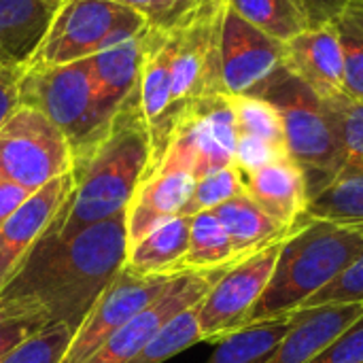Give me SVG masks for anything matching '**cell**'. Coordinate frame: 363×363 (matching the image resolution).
<instances>
[{"mask_svg": "<svg viewBox=\"0 0 363 363\" xmlns=\"http://www.w3.org/2000/svg\"><path fill=\"white\" fill-rule=\"evenodd\" d=\"M72 185V172L49 181L0 225V289L11 281L32 247L64 208Z\"/></svg>", "mask_w": 363, "mask_h": 363, "instance_id": "cell-14", "label": "cell"}, {"mask_svg": "<svg viewBox=\"0 0 363 363\" xmlns=\"http://www.w3.org/2000/svg\"><path fill=\"white\" fill-rule=\"evenodd\" d=\"M143 28H147L145 19L117 0H64L26 66L81 62L138 34Z\"/></svg>", "mask_w": 363, "mask_h": 363, "instance_id": "cell-6", "label": "cell"}, {"mask_svg": "<svg viewBox=\"0 0 363 363\" xmlns=\"http://www.w3.org/2000/svg\"><path fill=\"white\" fill-rule=\"evenodd\" d=\"M287 155V151L266 143V140H259V138H251V136H238V143H236V153H234V166L247 174V172H253L279 157Z\"/></svg>", "mask_w": 363, "mask_h": 363, "instance_id": "cell-36", "label": "cell"}, {"mask_svg": "<svg viewBox=\"0 0 363 363\" xmlns=\"http://www.w3.org/2000/svg\"><path fill=\"white\" fill-rule=\"evenodd\" d=\"M234 115H236V130L238 136H251L266 140L283 151L285 149V132L279 111L259 96H230Z\"/></svg>", "mask_w": 363, "mask_h": 363, "instance_id": "cell-27", "label": "cell"}, {"mask_svg": "<svg viewBox=\"0 0 363 363\" xmlns=\"http://www.w3.org/2000/svg\"><path fill=\"white\" fill-rule=\"evenodd\" d=\"M36 319L28 317L26 313H19L13 306L0 304V357H4L11 349H15L19 342H23L28 336L43 330Z\"/></svg>", "mask_w": 363, "mask_h": 363, "instance_id": "cell-35", "label": "cell"}, {"mask_svg": "<svg viewBox=\"0 0 363 363\" xmlns=\"http://www.w3.org/2000/svg\"><path fill=\"white\" fill-rule=\"evenodd\" d=\"M323 304H363V253L334 283L311 298L304 308Z\"/></svg>", "mask_w": 363, "mask_h": 363, "instance_id": "cell-33", "label": "cell"}, {"mask_svg": "<svg viewBox=\"0 0 363 363\" xmlns=\"http://www.w3.org/2000/svg\"><path fill=\"white\" fill-rule=\"evenodd\" d=\"M362 315L363 304H323L300 308L291 328L266 363H311Z\"/></svg>", "mask_w": 363, "mask_h": 363, "instance_id": "cell-18", "label": "cell"}, {"mask_svg": "<svg viewBox=\"0 0 363 363\" xmlns=\"http://www.w3.org/2000/svg\"><path fill=\"white\" fill-rule=\"evenodd\" d=\"M334 28L345 62V94L363 102V6L347 11Z\"/></svg>", "mask_w": 363, "mask_h": 363, "instance_id": "cell-29", "label": "cell"}, {"mask_svg": "<svg viewBox=\"0 0 363 363\" xmlns=\"http://www.w3.org/2000/svg\"><path fill=\"white\" fill-rule=\"evenodd\" d=\"M311 363H363V315L338 334Z\"/></svg>", "mask_w": 363, "mask_h": 363, "instance_id": "cell-34", "label": "cell"}, {"mask_svg": "<svg viewBox=\"0 0 363 363\" xmlns=\"http://www.w3.org/2000/svg\"><path fill=\"white\" fill-rule=\"evenodd\" d=\"M125 213L94 223L70 238L45 232L0 289V304L26 313L45 328L62 323L77 332L125 266Z\"/></svg>", "mask_w": 363, "mask_h": 363, "instance_id": "cell-1", "label": "cell"}, {"mask_svg": "<svg viewBox=\"0 0 363 363\" xmlns=\"http://www.w3.org/2000/svg\"><path fill=\"white\" fill-rule=\"evenodd\" d=\"M245 194L274 221L298 230L308 206V183L304 170L283 155L253 172L242 174Z\"/></svg>", "mask_w": 363, "mask_h": 363, "instance_id": "cell-17", "label": "cell"}, {"mask_svg": "<svg viewBox=\"0 0 363 363\" xmlns=\"http://www.w3.org/2000/svg\"><path fill=\"white\" fill-rule=\"evenodd\" d=\"M23 68L0 66V128L19 108V81Z\"/></svg>", "mask_w": 363, "mask_h": 363, "instance_id": "cell-38", "label": "cell"}, {"mask_svg": "<svg viewBox=\"0 0 363 363\" xmlns=\"http://www.w3.org/2000/svg\"><path fill=\"white\" fill-rule=\"evenodd\" d=\"M64 0H0V66L23 68Z\"/></svg>", "mask_w": 363, "mask_h": 363, "instance_id": "cell-19", "label": "cell"}, {"mask_svg": "<svg viewBox=\"0 0 363 363\" xmlns=\"http://www.w3.org/2000/svg\"><path fill=\"white\" fill-rule=\"evenodd\" d=\"M153 147L140 104V85L115 113L106 134L72 162V194L47 228V234L70 238L104 219L128 213V206L151 168Z\"/></svg>", "mask_w": 363, "mask_h": 363, "instance_id": "cell-2", "label": "cell"}, {"mask_svg": "<svg viewBox=\"0 0 363 363\" xmlns=\"http://www.w3.org/2000/svg\"><path fill=\"white\" fill-rule=\"evenodd\" d=\"M72 170V151L62 130L32 106L19 108L0 128V174L38 191Z\"/></svg>", "mask_w": 363, "mask_h": 363, "instance_id": "cell-7", "label": "cell"}, {"mask_svg": "<svg viewBox=\"0 0 363 363\" xmlns=\"http://www.w3.org/2000/svg\"><path fill=\"white\" fill-rule=\"evenodd\" d=\"M136 11L147 28L170 34L187 26L208 0H117Z\"/></svg>", "mask_w": 363, "mask_h": 363, "instance_id": "cell-32", "label": "cell"}, {"mask_svg": "<svg viewBox=\"0 0 363 363\" xmlns=\"http://www.w3.org/2000/svg\"><path fill=\"white\" fill-rule=\"evenodd\" d=\"M283 242H274L242 257L215 281L211 291L198 304L202 342H219L249 323L255 304L272 279Z\"/></svg>", "mask_w": 363, "mask_h": 363, "instance_id": "cell-8", "label": "cell"}, {"mask_svg": "<svg viewBox=\"0 0 363 363\" xmlns=\"http://www.w3.org/2000/svg\"><path fill=\"white\" fill-rule=\"evenodd\" d=\"M230 266L217 270H202V272H194V270L179 272L177 279L170 283V287L155 302H151L136 317H132L121 330L111 334L81 363H128L172 317L200 304L202 298L215 285V281Z\"/></svg>", "mask_w": 363, "mask_h": 363, "instance_id": "cell-9", "label": "cell"}, {"mask_svg": "<svg viewBox=\"0 0 363 363\" xmlns=\"http://www.w3.org/2000/svg\"><path fill=\"white\" fill-rule=\"evenodd\" d=\"M196 185L194 162L185 151L168 145L162 160L138 185L128 213V247L138 242L157 225L179 217Z\"/></svg>", "mask_w": 363, "mask_h": 363, "instance_id": "cell-13", "label": "cell"}, {"mask_svg": "<svg viewBox=\"0 0 363 363\" xmlns=\"http://www.w3.org/2000/svg\"><path fill=\"white\" fill-rule=\"evenodd\" d=\"M177 274L138 277L123 266L98 298L81 328L74 332L62 363H81L87 359L111 334L121 330L132 317L155 302L170 287Z\"/></svg>", "mask_w": 363, "mask_h": 363, "instance_id": "cell-10", "label": "cell"}, {"mask_svg": "<svg viewBox=\"0 0 363 363\" xmlns=\"http://www.w3.org/2000/svg\"><path fill=\"white\" fill-rule=\"evenodd\" d=\"M19 102L40 111L62 130L72 162L106 134L96 115L89 57L62 66H26L19 81Z\"/></svg>", "mask_w": 363, "mask_h": 363, "instance_id": "cell-5", "label": "cell"}, {"mask_svg": "<svg viewBox=\"0 0 363 363\" xmlns=\"http://www.w3.org/2000/svg\"><path fill=\"white\" fill-rule=\"evenodd\" d=\"M170 140L181 143L191 153L196 181L232 166L238 130L230 96L217 94L185 104L177 117Z\"/></svg>", "mask_w": 363, "mask_h": 363, "instance_id": "cell-12", "label": "cell"}, {"mask_svg": "<svg viewBox=\"0 0 363 363\" xmlns=\"http://www.w3.org/2000/svg\"><path fill=\"white\" fill-rule=\"evenodd\" d=\"M362 253V230L302 219L300 228L283 242L272 279L255 304L249 323L298 313Z\"/></svg>", "mask_w": 363, "mask_h": 363, "instance_id": "cell-3", "label": "cell"}, {"mask_svg": "<svg viewBox=\"0 0 363 363\" xmlns=\"http://www.w3.org/2000/svg\"><path fill=\"white\" fill-rule=\"evenodd\" d=\"M30 196H32V194H30L26 187H21V185L9 181L6 177L0 174V225L19 208Z\"/></svg>", "mask_w": 363, "mask_h": 363, "instance_id": "cell-39", "label": "cell"}, {"mask_svg": "<svg viewBox=\"0 0 363 363\" xmlns=\"http://www.w3.org/2000/svg\"><path fill=\"white\" fill-rule=\"evenodd\" d=\"M240 262L234 253L228 232L213 211H204L191 217L189 221V247L181 270H217Z\"/></svg>", "mask_w": 363, "mask_h": 363, "instance_id": "cell-24", "label": "cell"}, {"mask_svg": "<svg viewBox=\"0 0 363 363\" xmlns=\"http://www.w3.org/2000/svg\"><path fill=\"white\" fill-rule=\"evenodd\" d=\"M151 36L153 30L143 28L138 34L89 57L96 115L104 130L111 128L119 106L140 85L143 64L151 45Z\"/></svg>", "mask_w": 363, "mask_h": 363, "instance_id": "cell-15", "label": "cell"}, {"mask_svg": "<svg viewBox=\"0 0 363 363\" xmlns=\"http://www.w3.org/2000/svg\"><path fill=\"white\" fill-rule=\"evenodd\" d=\"M202 342L198 304L172 317L128 363H164Z\"/></svg>", "mask_w": 363, "mask_h": 363, "instance_id": "cell-26", "label": "cell"}, {"mask_svg": "<svg viewBox=\"0 0 363 363\" xmlns=\"http://www.w3.org/2000/svg\"><path fill=\"white\" fill-rule=\"evenodd\" d=\"M285 43L257 30L228 2L221 21V87L225 96L255 94L281 68H285Z\"/></svg>", "mask_w": 363, "mask_h": 363, "instance_id": "cell-11", "label": "cell"}, {"mask_svg": "<svg viewBox=\"0 0 363 363\" xmlns=\"http://www.w3.org/2000/svg\"><path fill=\"white\" fill-rule=\"evenodd\" d=\"M323 100L342 145L345 170H363V102L349 98L347 94H336Z\"/></svg>", "mask_w": 363, "mask_h": 363, "instance_id": "cell-28", "label": "cell"}, {"mask_svg": "<svg viewBox=\"0 0 363 363\" xmlns=\"http://www.w3.org/2000/svg\"><path fill=\"white\" fill-rule=\"evenodd\" d=\"M251 96L268 100L279 111L287 155L304 170L308 196L321 191L345 170L342 145L325 100L298 77L281 68Z\"/></svg>", "mask_w": 363, "mask_h": 363, "instance_id": "cell-4", "label": "cell"}, {"mask_svg": "<svg viewBox=\"0 0 363 363\" xmlns=\"http://www.w3.org/2000/svg\"><path fill=\"white\" fill-rule=\"evenodd\" d=\"M228 6L245 21L266 32L268 36L287 43L308 30V17L300 0H225Z\"/></svg>", "mask_w": 363, "mask_h": 363, "instance_id": "cell-25", "label": "cell"}, {"mask_svg": "<svg viewBox=\"0 0 363 363\" xmlns=\"http://www.w3.org/2000/svg\"><path fill=\"white\" fill-rule=\"evenodd\" d=\"M215 217L221 221L223 230L230 236L234 253L242 259L251 253L270 247L274 242H283L296 230H289L274 221L268 213H264L245 191L234 196L232 200L213 208Z\"/></svg>", "mask_w": 363, "mask_h": 363, "instance_id": "cell-20", "label": "cell"}, {"mask_svg": "<svg viewBox=\"0 0 363 363\" xmlns=\"http://www.w3.org/2000/svg\"><path fill=\"white\" fill-rule=\"evenodd\" d=\"M285 70L308 85L317 96L345 94V62L334 23L317 26L289 38L285 45Z\"/></svg>", "mask_w": 363, "mask_h": 363, "instance_id": "cell-16", "label": "cell"}, {"mask_svg": "<svg viewBox=\"0 0 363 363\" xmlns=\"http://www.w3.org/2000/svg\"><path fill=\"white\" fill-rule=\"evenodd\" d=\"M191 217H172L128 247L125 268L138 277L177 274L189 247Z\"/></svg>", "mask_w": 363, "mask_h": 363, "instance_id": "cell-21", "label": "cell"}, {"mask_svg": "<svg viewBox=\"0 0 363 363\" xmlns=\"http://www.w3.org/2000/svg\"><path fill=\"white\" fill-rule=\"evenodd\" d=\"M245 191V181H242V172L232 164L225 166L217 172H211L202 179L196 181L191 196L187 200V204L183 206L181 215L183 217H194L198 213L204 211H213L219 204L232 200L234 196Z\"/></svg>", "mask_w": 363, "mask_h": 363, "instance_id": "cell-30", "label": "cell"}, {"mask_svg": "<svg viewBox=\"0 0 363 363\" xmlns=\"http://www.w3.org/2000/svg\"><path fill=\"white\" fill-rule=\"evenodd\" d=\"M72 336L74 330L68 325H47L0 357V363H62Z\"/></svg>", "mask_w": 363, "mask_h": 363, "instance_id": "cell-31", "label": "cell"}, {"mask_svg": "<svg viewBox=\"0 0 363 363\" xmlns=\"http://www.w3.org/2000/svg\"><path fill=\"white\" fill-rule=\"evenodd\" d=\"M311 28L330 26L340 19L347 11L363 6V0H300Z\"/></svg>", "mask_w": 363, "mask_h": 363, "instance_id": "cell-37", "label": "cell"}, {"mask_svg": "<svg viewBox=\"0 0 363 363\" xmlns=\"http://www.w3.org/2000/svg\"><path fill=\"white\" fill-rule=\"evenodd\" d=\"M294 315L249 323L217 342L206 363H266L294 323Z\"/></svg>", "mask_w": 363, "mask_h": 363, "instance_id": "cell-22", "label": "cell"}, {"mask_svg": "<svg viewBox=\"0 0 363 363\" xmlns=\"http://www.w3.org/2000/svg\"><path fill=\"white\" fill-rule=\"evenodd\" d=\"M304 219L330 221L363 232V170H345L311 196Z\"/></svg>", "mask_w": 363, "mask_h": 363, "instance_id": "cell-23", "label": "cell"}]
</instances>
